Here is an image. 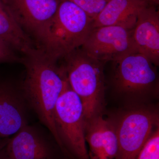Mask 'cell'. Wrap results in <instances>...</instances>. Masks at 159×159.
<instances>
[{
	"label": "cell",
	"mask_w": 159,
	"mask_h": 159,
	"mask_svg": "<svg viewBox=\"0 0 159 159\" xmlns=\"http://www.w3.org/2000/svg\"><path fill=\"white\" fill-rule=\"evenodd\" d=\"M24 56L22 63L25 67L26 76L21 89L29 107L61 148L54 112L58 98L69 84L65 71L40 49L34 48Z\"/></svg>",
	"instance_id": "1"
},
{
	"label": "cell",
	"mask_w": 159,
	"mask_h": 159,
	"mask_svg": "<svg viewBox=\"0 0 159 159\" xmlns=\"http://www.w3.org/2000/svg\"><path fill=\"white\" fill-rule=\"evenodd\" d=\"M93 21L74 2L63 0L38 48L57 61L81 47L93 29Z\"/></svg>",
	"instance_id": "2"
},
{
	"label": "cell",
	"mask_w": 159,
	"mask_h": 159,
	"mask_svg": "<svg viewBox=\"0 0 159 159\" xmlns=\"http://www.w3.org/2000/svg\"><path fill=\"white\" fill-rule=\"evenodd\" d=\"M62 66L71 89L82 102L85 120L101 113L104 97V64L81 48L63 57Z\"/></svg>",
	"instance_id": "3"
},
{
	"label": "cell",
	"mask_w": 159,
	"mask_h": 159,
	"mask_svg": "<svg viewBox=\"0 0 159 159\" xmlns=\"http://www.w3.org/2000/svg\"><path fill=\"white\" fill-rule=\"evenodd\" d=\"M54 122L66 159H89L82 102L69 84L57 99Z\"/></svg>",
	"instance_id": "4"
},
{
	"label": "cell",
	"mask_w": 159,
	"mask_h": 159,
	"mask_svg": "<svg viewBox=\"0 0 159 159\" xmlns=\"http://www.w3.org/2000/svg\"><path fill=\"white\" fill-rule=\"evenodd\" d=\"M112 62L113 84L117 92L132 96L157 92V66L145 55L136 52Z\"/></svg>",
	"instance_id": "5"
},
{
	"label": "cell",
	"mask_w": 159,
	"mask_h": 159,
	"mask_svg": "<svg viewBox=\"0 0 159 159\" xmlns=\"http://www.w3.org/2000/svg\"><path fill=\"white\" fill-rule=\"evenodd\" d=\"M115 125L118 143L115 159H135L159 127L158 114L145 107L133 109L122 115Z\"/></svg>",
	"instance_id": "6"
},
{
	"label": "cell",
	"mask_w": 159,
	"mask_h": 159,
	"mask_svg": "<svg viewBox=\"0 0 159 159\" xmlns=\"http://www.w3.org/2000/svg\"><path fill=\"white\" fill-rule=\"evenodd\" d=\"M133 29L118 26L94 28L80 48L103 63L117 61L137 52L133 37Z\"/></svg>",
	"instance_id": "7"
},
{
	"label": "cell",
	"mask_w": 159,
	"mask_h": 159,
	"mask_svg": "<svg viewBox=\"0 0 159 159\" xmlns=\"http://www.w3.org/2000/svg\"><path fill=\"white\" fill-rule=\"evenodd\" d=\"M13 16L24 31L40 45L62 0H6Z\"/></svg>",
	"instance_id": "8"
},
{
	"label": "cell",
	"mask_w": 159,
	"mask_h": 159,
	"mask_svg": "<svg viewBox=\"0 0 159 159\" xmlns=\"http://www.w3.org/2000/svg\"><path fill=\"white\" fill-rule=\"evenodd\" d=\"M5 148L13 159H60L61 156L65 158L54 139L29 124L10 138Z\"/></svg>",
	"instance_id": "9"
},
{
	"label": "cell",
	"mask_w": 159,
	"mask_h": 159,
	"mask_svg": "<svg viewBox=\"0 0 159 159\" xmlns=\"http://www.w3.org/2000/svg\"><path fill=\"white\" fill-rule=\"evenodd\" d=\"M28 106L21 89L0 79V136L9 138L28 123Z\"/></svg>",
	"instance_id": "10"
},
{
	"label": "cell",
	"mask_w": 159,
	"mask_h": 159,
	"mask_svg": "<svg viewBox=\"0 0 159 159\" xmlns=\"http://www.w3.org/2000/svg\"><path fill=\"white\" fill-rule=\"evenodd\" d=\"M84 135L89 159H114L118 150L115 122L101 113L85 120Z\"/></svg>",
	"instance_id": "11"
},
{
	"label": "cell",
	"mask_w": 159,
	"mask_h": 159,
	"mask_svg": "<svg viewBox=\"0 0 159 159\" xmlns=\"http://www.w3.org/2000/svg\"><path fill=\"white\" fill-rule=\"evenodd\" d=\"M137 52L159 65V11L157 6H145L138 15L133 31Z\"/></svg>",
	"instance_id": "12"
},
{
	"label": "cell",
	"mask_w": 159,
	"mask_h": 159,
	"mask_svg": "<svg viewBox=\"0 0 159 159\" xmlns=\"http://www.w3.org/2000/svg\"><path fill=\"white\" fill-rule=\"evenodd\" d=\"M147 5L142 0H111L94 20L93 27L118 26L133 29L139 11Z\"/></svg>",
	"instance_id": "13"
},
{
	"label": "cell",
	"mask_w": 159,
	"mask_h": 159,
	"mask_svg": "<svg viewBox=\"0 0 159 159\" xmlns=\"http://www.w3.org/2000/svg\"><path fill=\"white\" fill-rule=\"evenodd\" d=\"M0 37L24 55L34 48L32 41L16 21L6 0H0Z\"/></svg>",
	"instance_id": "14"
},
{
	"label": "cell",
	"mask_w": 159,
	"mask_h": 159,
	"mask_svg": "<svg viewBox=\"0 0 159 159\" xmlns=\"http://www.w3.org/2000/svg\"><path fill=\"white\" fill-rule=\"evenodd\" d=\"M159 129L154 131L135 159H159Z\"/></svg>",
	"instance_id": "15"
},
{
	"label": "cell",
	"mask_w": 159,
	"mask_h": 159,
	"mask_svg": "<svg viewBox=\"0 0 159 159\" xmlns=\"http://www.w3.org/2000/svg\"><path fill=\"white\" fill-rule=\"evenodd\" d=\"M77 4L93 20L102 11L111 0H70Z\"/></svg>",
	"instance_id": "16"
},
{
	"label": "cell",
	"mask_w": 159,
	"mask_h": 159,
	"mask_svg": "<svg viewBox=\"0 0 159 159\" xmlns=\"http://www.w3.org/2000/svg\"><path fill=\"white\" fill-rule=\"evenodd\" d=\"M22 60L15 53L14 49L0 37V63L22 62Z\"/></svg>",
	"instance_id": "17"
},
{
	"label": "cell",
	"mask_w": 159,
	"mask_h": 159,
	"mask_svg": "<svg viewBox=\"0 0 159 159\" xmlns=\"http://www.w3.org/2000/svg\"><path fill=\"white\" fill-rule=\"evenodd\" d=\"M0 159H13L11 158L6 151V148L0 150Z\"/></svg>",
	"instance_id": "18"
},
{
	"label": "cell",
	"mask_w": 159,
	"mask_h": 159,
	"mask_svg": "<svg viewBox=\"0 0 159 159\" xmlns=\"http://www.w3.org/2000/svg\"><path fill=\"white\" fill-rule=\"evenodd\" d=\"M9 138H2L0 136V150L5 148L9 142Z\"/></svg>",
	"instance_id": "19"
},
{
	"label": "cell",
	"mask_w": 159,
	"mask_h": 159,
	"mask_svg": "<svg viewBox=\"0 0 159 159\" xmlns=\"http://www.w3.org/2000/svg\"><path fill=\"white\" fill-rule=\"evenodd\" d=\"M148 6H155L157 7L159 4V0H142Z\"/></svg>",
	"instance_id": "20"
},
{
	"label": "cell",
	"mask_w": 159,
	"mask_h": 159,
	"mask_svg": "<svg viewBox=\"0 0 159 159\" xmlns=\"http://www.w3.org/2000/svg\"><path fill=\"white\" fill-rule=\"evenodd\" d=\"M62 1H63V0H62Z\"/></svg>",
	"instance_id": "21"
}]
</instances>
